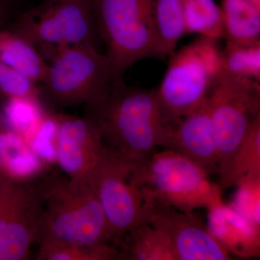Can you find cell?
Instances as JSON below:
<instances>
[{
    "label": "cell",
    "instance_id": "obj_7",
    "mask_svg": "<svg viewBox=\"0 0 260 260\" xmlns=\"http://www.w3.org/2000/svg\"><path fill=\"white\" fill-rule=\"evenodd\" d=\"M207 101L220 176L260 117V83L222 73Z\"/></svg>",
    "mask_w": 260,
    "mask_h": 260
},
{
    "label": "cell",
    "instance_id": "obj_18",
    "mask_svg": "<svg viewBox=\"0 0 260 260\" xmlns=\"http://www.w3.org/2000/svg\"><path fill=\"white\" fill-rule=\"evenodd\" d=\"M224 39L229 42L260 41V10L251 0H222Z\"/></svg>",
    "mask_w": 260,
    "mask_h": 260
},
{
    "label": "cell",
    "instance_id": "obj_12",
    "mask_svg": "<svg viewBox=\"0 0 260 260\" xmlns=\"http://www.w3.org/2000/svg\"><path fill=\"white\" fill-rule=\"evenodd\" d=\"M29 180L23 194L0 222V260H24L37 240L47 182Z\"/></svg>",
    "mask_w": 260,
    "mask_h": 260
},
{
    "label": "cell",
    "instance_id": "obj_30",
    "mask_svg": "<svg viewBox=\"0 0 260 260\" xmlns=\"http://www.w3.org/2000/svg\"><path fill=\"white\" fill-rule=\"evenodd\" d=\"M5 126L4 119H3V111H2L1 101H0V127Z\"/></svg>",
    "mask_w": 260,
    "mask_h": 260
},
{
    "label": "cell",
    "instance_id": "obj_11",
    "mask_svg": "<svg viewBox=\"0 0 260 260\" xmlns=\"http://www.w3.org/2000/svg\"><path fill=\"white\" fill-rule=\"evenodd\" d=\"M56 137V161L71 179L91 174L104 150L102 135L90 116L59 115Z\"/></svg>",
    "mask_w": 260,
    "mask_h": 260
},
{
    "label": "cell",
    "instance_id": "obj_17",
    "mask_svg": "<svg viewBox=\"0 0 260 260\" xmlns=\"http://www.w3.org/2000/svg\"><path fill=\"white\" fill-rule=\"evenodd\" d=\"M0 61L41 83L48 63L37 48L16 32L0 29Z\"/></svg>",
    "mask_w": 260,
    "mask_h": 260
},
{
    "label": "cell",
    "instance_id": "obj_32",
    "mask_svg": "<svg viewBox=\"0 0 260 260\" xmlns=\"http://www.w3.org/2000/svg\"><path fill=\"white\" fill-rule=\"evenodd\" d=\"M5 178L4 176L0 173V185H1L2 182L4 180Z\"/></svg>",
    "mask_w": 260,
    "mask_h": 260
},
{
    "label": "cell",
    "instance_id": "obj_31",
    "mask_svg": "<svg viewBox=\"0 0 260 260\" xmlns=\"http://www.w3.org/2000/svg\"><path fill=\"white\" fill-rule=\"evenodd\" d=\"M251 3H253L258 9L260 10V0H251Z\"/></svg>",
    "mask_w": 260,
    "mask_h": 260
},
{
    "label": "cell",
    "instance_id": "obj_13",
    "mask_svg": "<svg viewBox=\"0 0 260 260\" xmlns=\"http://www.w3.org/2000/svg\"><path fill=\"white\" fill-rule=\"evenodd\" d=\"M164 149L184 155L209 174L218 170V159L208 101L169 126Z\"/></svg>",
    "mask_w": 260,
    "mask_h": 260
},
{
    "label": "cell",
    "instance_id": "obj_22",
    "mask_svg": "<svg viewBox=\"0 0 260 260\" xmlns=\"http://www.w3.org/2000/svg\"><path fill=\"white\" fill-rule=\"evenodd\" d=\"M220 60L223 73L260 82V41L248 44L226 41Z\"/></svg>",
    "mask_w": 260,
    "mask_h": 260
},
{
    "label": "cell",
    "instance_id": "obj_29",
    "mask_svg": "<svg viewBox=\"0 0 260 260\" xmlns=\"http://www.w3.org/2000/svg\"><path fill=\"white\" fill-rule=\"evenodd\" d=\"M7 16V8L5 2L3 0H0V29L5 23V19Z\"/></svg>",
    "mask_w": 260,
    "mask_h": 260
},
{
    "label": "cell",
    "instance_id": "obj_24",
    "mask_svg": "<svg viewBox=\"0 0 260 260\" xmlns=\"http://www.w3.org/2000/svg\"><path fill=\"white\" fill-rule=\"evenodd\" d=\"M7 99L2 107L4 122L9 129L28 139L46 114L41 106V99L35 97Z\"/></svg>",
    "mask_w": 260,
    "mask_h": 260
},
{
    "label": "cell",
    "instance_id": "obj_14",
    "mask_svg": "<svg viewBox=\"0 0 260 260\" xmlns=\"http://www.w3.org/2000/svg\"><path fill=\"white\" fill-rule=\"evenodd\" d=\"M208 210V229L232 256L251 259L260 256V226L243 217L231 205Z\"/></svg>",
    "mask_w": 260,
    "mask_h": 260
},
{
    "label": "cell",
    "instance_id": "obj_6",
    "mask_svg": "<svg viewBox=\"0 0 260 260\" xmlns=\"http://www.w3.org/2000/svg\"><path fill=\"white\" fill-rule=\"evenodd\" d=\"M218 41L200 37L171 54L156 89L164 120L171 126L206 100L222 72Z\"/></svg>",
    "mask_w": 260,
    "mask_h": 260
},
{
    "label": "cell",
    "instance_id": "obj_9",
    "mask_svg": "<svg viewBox=\"0 0 260 260\" xmlns=\"http://www.w3.org/2000/svg\"><path fill=\"white\" fill-rule=\"evenodd\" d=\"M136 164L119 158L104 147L102 158L88 177L116 246L126 233L145 222L143 196L129 181Z\"/></svg>",
    "mask_w": 260,
    "mask_h": 260
},
{
    "label": "cell",
    "instance_id": "obj_28",
    "mask_svg": "<svg viewBox=\"0 0 260 260\" xmlns=\"http://www.w3.org/2000/svg\"><path fill=\"white\" fill-rule=\"evenodd\" d=\"M28 181H16L5 178L0 185V222L20 199Z\"/></svg>",
    "mask_w": 260,
    "mask_h": 260
},
{
    "label": "cell",
    "instance_id": "obj_10",
    "mask_svg": "<svg viewBox=\"0 0 260 260\" xmlns=\"http://www.w3.org/2000/svg\"><path fill=\"white\" fill-rule=\"evenodd\" d=\"M142 196L145 221L167 238L178 260L233 259L193 212L181 211L152 197Z\"/></svg>",
    "mask_w": 260,
    "mask_h": 260
},
{
    "label": "cell",
    "instance_id": "obj_4",
    "mask_svg": "<svg viewBox=\"0 0 260 260\" xmlns=\"http://www.w3.org/2000/svg\"><path fill=\"white\" fill-rule=\"evenodd\" d=\"M203 168L184 155L164 149L137 164L129 182L148 195L184 212L223 204L222 189Z\"/></svg>",
    "mask_w": 260,
    "mask_h": 260
},
{
    "label": "cell",
    "instance_id": "obj_8",
    "mask_svg": "<svg viewBox=\"0 0 260 260\" xmlns=\"http://www.w3.org/2000/svg\"><path fill=\"white\" fill-rule=\"evenodd\" d=\"M14 32L36 48H44L51 56L77 44L97 47L101 40L91 0H52L44 3L22 15Z\"/></svg>",
    "mask_w": 260,
    "mask_h": 260
},
{
    "label": "cell",
    "instance_id": "obj_2",
    "mask_svg": "<svg viewBox=\"0 0 260 260\" xmlns=\"http://www.w3.org/2000/svg\"><path fill=\"white\" fill-rule=\"evenodd\" d=\"M156 0H91L114 83L123 81L126 70L145 59H162L154 10Z\"/></svg>",
    "mask_w": 260,
    "mask_h": 260
},
{
    "label": "cell",
    "instance_id": "obj_23",
    "mask_svg": "<svg viewBox=\"0 0 260 260\" xmlns=\"http://www.w3.org/2000/svg\"><path fill=\"white\" fill-rule=\"evenodd\" d=\"M38 260H118L119 249L111 244L82 246L57 241L39 242Z\"/></svg>",
    "mask_w": 260,
    "mask_h": 260
},
{
    "label": "cell",
    "instance_id": "obj_25",
    "mask_svg": "<svg viewBox=\"0 0 260 260\" xmlns=\"http://www.w3.org/2000/svg\"><path fill=\"white\" fill-rule=\"evenodd\" d=\"M57 115L45 114L26 141L38 156L44 161H56Z\"/></svg>",
    "mask_w": 260,
    "mask_h": 260
},
{
    "label": "cell",
    "instance_id": "obj_16",
    "mask_svg": "<svg viewBox=\"0 0 260 260\" xmlns=\"http://www.w3.org/2000/svg\"><path fill=\"white\" fill-rule=\"evenodd\" d=\"M118 245L120 259L178 260L167 238L146 222L126 233Z\"/></svg>",
    "mask_w": 260,
    "mask_h": 260
},
{
    "label": "cell",
    "instance_id": "obj_3",
    "mask_svg": "<svg viewBox=\"0 0 260 260\" xmlns=\"http://www.w3.org/2000/svg\"><path fill=\"white\" fill-rule=\"evenodd\" d=\"M37 240L88 246L114 242L88 177L47 181Z\"/></svg>",
    "mask_w": 260,
    "mask_h": 260
},
{
    "label": "cell",
    "instance_id": "obj_19",
    "mask_svg": "<svg viewBox=\"0 0 260 260\" xmlns=\"http://www.w3.org/2000/svg\"><path fill=\"white\" fill-rule=\"evenodd\" d=\"M260 177V117L251 126L249 133L229 162L226 170L219 176L220 189L237 187L247 178Z\"/></svg>",
    "mask_w": 260,
    "mask_h": 260
},
{
    "label": "cell",
    "instance_id": "obj_27",
    "mask_svg": "<svg viewBox=\"0 0 260 260\" xmlns=\"http://www.w3.org/2000/svg\"><path fill=\"white\" fill-rule=\"evenodd\" d=\"M39 94L37 83L0 61V95L6 98H39Z\"/></svg>",
    "mask_w": 260,
    "mask_h": 260
},
{
    "label": "cell",
    "instance_id": "obj_20",
    "mask_svg": "<svg viewBox=\"0 0 260 260\" xmlns=\"http://www.w3.org/2000/svg\"><path fill=\"white\" fill-rule=\"evenodd\" d=\"M184 23L185 35L224 39L223 13L214 0H184Z\"/></svg>",
    "mask_w": 260,
    "mask_h": 260
},
{
    "label": "cell",
    "instance_id": "obj_26",
    "mask_svg": "<svg viewBox=\"0 0 260 260\" xmlns=\"http://www.w3.org/2000/svg\"><path fill=\"white\" fill-rule=\"evenodd\" d=\"M237 187L231 206L251 223L260 226V177L247 178Z\"/></svg>",
    "mask_w": 260,
    "mask_h": 260
},
{
    "label": "cell",
    "instance_id": "obj_21",
    "mask_svg": "<svg viewBox=\"0 0 260 260\" xmlns=\"http://www.w3.org/2000/svg\"><path fill=\"white\" fill-rule=\"evenodd\" d=\"M154 18L160 50L165 57L170 56L185 35L184 0H156Z\"/></svg>",
    "mask_w": 260,
    "mask_h": 260
},
{
    "label": "cell",
    "instance_id": "obj_5",
    "mask_svg": "<svg viewBox=\"0 0 260 260\" xmlns=\"http://www.w3.org/2000/svg\"><path fill=\"white\" fill-rule=\"evenodd\" d=\"M113 83L107 56L93 44H77L51 56L39 98L57 109L80 105L90 109L107 99Z\"/></svg>",
    "mask_w": 260,
    "mask_h": 260
},
{
    "label": "cell",
    "instance_id": "obj_15",
    "mask_svg": "<svg viewBox=\"0 0 260 260\" xmlns=\"http://www.w3.org/2000/svg\"><path fill=\"white\" fill-rule=\"evenodd\" d=\"M45 165L21 135L6 126L0 127V173L5 177L31 180L42 174Z\"/></svg>",
    "mask_w": 260,
    "mask_h": 260
},
{
    "label": "cell",
    "instance_id": "obj_1",
    "mask_svg": "<svg viewBox=\"0 0 260 260\" xmlns=\"http://www.w3.org/2000/svg\"><path fill=\"white\" fill-rule=\"evenodd\" d=\"M88 109L102 135L104 147L116 156L138 164L164 148L166 124L156 89L113 83L107 99Z\"/></svg>",
    "mask_w": 260,
    "mask_h": 260
}]
</instances>
